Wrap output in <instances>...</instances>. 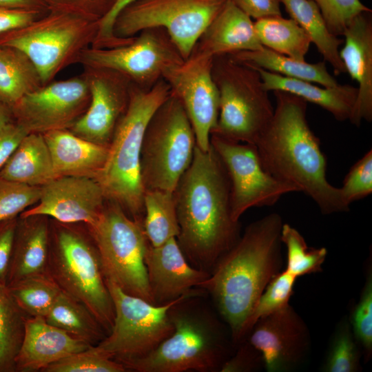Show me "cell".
I'll list each match as a JSON object with an SVG mask.
<instances>
[{
	"label": "cell",
	"instance_id": "16",
	"mask_svg": "<svg viewBox=\"0 0 372 372\" xmlns=\"http://www.w3.org/2000/svg\"><path fill=\"white\" fill-rule=\"evenodd\" d=\"M183 61L158 37L147 32L120 45L90 47L79 59L86 69L109 71L140 81L163 74L167 69Z\"/></svg>",
	"mask_w": 372,
	"mask_h": 372
},
{
	"label": "cell",
	"instance_id": "17",
	"mask_svg": "<svg viewBox=\"0 0 372 372\" xmlns=\"http://www.w3.org/2000/svg\"><path fill=\"white\" fill-rule=\"evenodd\" d=\"M249 334V343L260 353L268 372L295 369L310 345L306 324L289 304L260 319Z\"/></svg>",
	"mask_w": 372,
	"mask_h": 372
},
{
	"label": "cell",
	"instance_id": "25",
	"mask_svg": "<svg viewBox=\"0 0 372 372\" xmlns=\"http://www.w3.org/2000/svg\"><path fill=\"white\" fill-rule=\"evenodd\" d=\"M43 136L57 176L94 178L107 158L108 146L88 141L67 129L50 131Z\"/></svg>",
	"mask_w": 372,
	"mask_h": 372
},
{
	"label": "cell",
	"instance_id": "11",
	"mask_svg": "<svg viewBox=\"0 0 372 372\" xmlns=\"http://www.w3.org/2000/svg\"><path fill=\"white\" fill-rule=\"evenodd\" d=\"M87 226L105 279L124 292L153 303L144 260L149 241L143 221L131 218L116 203L104 206L96 220Z\"/></svg>",
	"mask_w": 372,
	"mask_h": 372
},
{
	"label": "cell",
	"instance_id": "22",
	"mask_svg": "<svg viewBox=\"0 0 372 372\" xmlns=\"http://www.w3.org/2000/svg\"><path fill=\"white\" fill-rule=\"evenodd\" d=\"M90 347L43 317H28L14 360L15 372L43 371L50 364Z\"/></svg>",
	"mask_w": 372,
	"mask_h": 372
},
{
	"label": "cell",
	"instance_id": "1",
	"mask_svg": "<svg viewBox=\"0 0 372 372\" xmlns=\"http://www.w3.org/2000/svg\"><path fill=\"white\" fill-rule=\"evenodd\" d=\"M174 195L181 250L198 269H211L240 236L231 216L229 178L211 145L207 151L196 145Z\"/></svg>",
	"mask_w": 372,
	"mask_h": 372
},
{
	"label": "cell",
	"instance_id": "9",
	"mask_svg": "<svg viewBox=\"0 0 372 372\" xmlns=\"http://www.w3.org/2000/svg\"><path fill=\"white\" fill-rule=\"evenodd\" d=\"M196 145L187 114L171 92L152 116L144 134L140 159L144 190L174 192L192 163Z\"/></svg>",
	"mask_w": 372,
	"mask_h": 372
},
{
	"label": "cell",
	"instance_id": "15",
	"mask_svg": "<svg viewBox=\"0 0 372 372\" xmlns=\"http://www.w3.org/2000/svg\"><path fill=\"white\" fill-rule=\"evenodd\" d=\"M214 58L191 55L163 73L171 92L181 102L193 127L196 145L210 148V136L217 124L219 92L212 75Z\"/></svg>",
	"mask_w": 372,
	"mask_h": 372
},
{
	"label": "cell",
	"instance_id": "27",
	"mask_svg": "<svg viewBox=\"0 0 372 372\" xmlns=\"http://www.w3.org/2000/svg\"><path fill=\"white\" fill-rule=\"evenodd\" d=\"M58 177L43 134H28L0 170V178L41 187Z\"/></svg>",
	"mask_w": 372,
	"mask_h": 372
},
{
	"label": "cell",
	"instance_id": "30",
	"mask_svg": "<svg viewBox=\"0 0 372 372\" xmlns=\"http://www.w3.org/2000/svg\"><path fill=\"white\" fill-rule=\"evenodd\" d=\"M45 319L49 324L92 346L98 344L107 335L83 304L62 291Z\"/></svg>",
	"mask_w": 372,
	"mask_h": 372
},
{
	"label": "cell",
	"instance_id": "14",
	"mask_svg": "<svg viewBox=\"0 0 372 372\" xmlns=\"http://www.w3.org/2000/svg\"><path fill=\"white\" fill-rule=\"evenodd\" d=\"M90 99L86 74L52 81L23 96L11 107L17 123L28 133L43 134L70 127L86 110Z\"/></svg>",
	"mask_w": 372,
	"mask_h": 372
},
{
	"label": "cell",
	"instance_id": "50",
	"mask_svg": "<svg viewBox=\"0 0 372 372\" xmlns=\"http://www.w3.org/2000/svg\"><path fill=\"white\" fill-rule=\"evenodd\" d=\"M0 6L39 10L47 7L44 0H0Z\"/></svg>",
	"mask_w": 372,
	"mask_h": 372
},
{
	"label": "cell",
	"instance_id": "18",
	"mask_svg": "<svg viewBox=\"0 0 372 372\" xmlns=\"http://www.w3.org/2000/svg\"><path fill=\"white\" fill-rule=\"evenodd\" d=\"M106 199L103 189L93 177L58 176L41 187L39 200L19 217L50 216L66 224H93Z\"/></svg>",
	"mask_w": 372,
	"mask_h": 372
},
{
	"label": "cell",
	"instance_id": "13",
	"mask_svg": "<svg viewBox=\"0 0 372 372\" xmlns=\"http://www.w3.org/2000/svg\"><path fill=\"white\" fill-rule=\"evenodd\" d=\"M210 144L229 178L234 221L239 222L240 216L251 207L271 206L283 195L297 192L264 169L255 145L231 141L214 134H211Z\"/></svg>",
	"mask_w": 372,
	"mask_h": 372
},
{
	"label": "cell",
	"instance_id": "49",
	"mask_svg": "<svg viewBox=\"0 0 372 372\" xmlns=\"http://www.w3.org/2000/svg\"><path fill=\"white\" fill-rule=\"evenodd\" d=\"M256 20L275 15H282L280 0H229Z\"/></svg>",
	"mask_w": 372,
	"mask_h": 372
},
{
	"label": "cell",
	"instance_id": "7",
	"mask_svg": "<svg viewBox=\"0 0 372 372\" xmlns=\"http://www.w3.org/2000/svg\"><path fill=\"white\" fill-rule=\"evenodd\" d=\"M187 298L169 309L172 333L148 355L125 364L126 371H220L225 347L217 327L205 313L186 304Z\"/></svg>",
	"mask_w": 372,
	"mask_h": 372
},
{
	"label": "cell",
	"instance_id": "26",
	"mask_svg": "<svg viewBox=\"0 0 372 372\" xmlns=\"http://www.w3.org/2000/svg\"><path fill=\"white\" fill-rule=\"evenodd\" d=\"M255 68L258 71L264 87L268 92L280 90L292 94L307 103L320 106L332 114L337 121L349 120L358 96L357 87L347 84L320 87L307 81Z\"/></svg>",
	"mask_w": 372,
	"mask_h": 372
},
{
	"label": "cell",
	"instance_id": "4",
	"mask_svg": "<svg viewBox=\"0 0 372 372\" xmlns=\"http://www.w3.org/2000/svg\"><path fill=\"white\" fill-rule=\"evenodd\" d=\"M170 94L169 86L163 83L148 91L131 92L108 146L105 162L94 176L106 198L119 205L136 220L143 221L144 218L145 190L140 167L144 134L152 116Z\"/></svg>",
	"mask_w": 372,
	"mask_h": 372
},
{
	"label": "cell",
	"instance_id": "12",
	"mask_svg": "<svg viewBox=\"0 0 372 372\" xmlns=\"http://www.w3.org/2000/svg\"><path fill=\"white\" fill-rule=\"evenodd\" d=\"M226 1L136 0L118 17L114 35L125 43L141 31L163 27L185 61Z\"/></svg>",
	"mask_w": 372,
	"mask_h": 372
},
{
	"label": "cell",
	"instance_id": "3",
	"mask_svg": "<svg viewBox=\"0 0 372 372\" xmlns=\"http://www.w3.org/2000/svg\"><path fill=\"white\" fill-rule=\"evenodd\" d=\"M283 223L280 214L271 213L248 225L199 287L211 296L234 342L245 338V325L256 302L280 272Z\"/></svg>",
	"mask_w": 372,
	"mask_h": 372
},
{
	"label": "cell",
	"instance_id": "41",
	"mask_svg": "<svg viewBox=\"0 0 372 372\" xmlns=\"http://www.w3.org/2000/svg\"><path fill=\"white\" fill-rule=\"evenodd\" d=\"M41 187L0 178V223L17 218L39 200Z\"/></svg>",
	"mask_w": 372,
	"mask_h": 372
},
{
	"label": "cell",
	"instance_id": "47",
	"mask_svg": "<svg viewBox=\"0 0 372 372\" xmlns=\"http://www.w3.org/2000/svg\"><path fill=\"white\" fill-rule=\"evenodd\" d=\"M261 364L263 362L260 353L248 342L241 347L234 357L224 362L220 371H250Z\"/></svg>",
	"mask_w": 372,
	"mask_h": 372
},
{
	"label": "cell",
	"instance_id": "39",
	"mask_svg": "<svg viewBox=\"0 0 372 372\" xmlns=\"http://www.w3.org/2000/svg\"><path fill=\"white\" fill-rule=\"evenodd\" d=\"M353 335L359 344L365 361L372 355V273L367 271L359 300L354 307L349 322Z\"/></svg>",
	"mask_w": 372,
	"mask_h": 372
},
{
	"label": "cell",
	"instance_id": "6",
	"mask_svg": "<svg viewBox=\"0 0 372 372\" xmlns=\"http://www.w3.org/2000/svg\"><path fill=\"white\" fill-rule=\"evenodd\" d=\"M50 230L48 274L60 289L83 304L108 334L114 309L100 255L88 229L56 221Z\"/></svg>",
	"mask_w": 372,
	"mask_h": 372
},
{
	"label": "cell",
	"instance_id": "2",
	"mask_svg": "<svg viewBox=\"0 0 372 372\" xmlns=\"http://www.w3.org/2000/svg\"><path fill=\"white\" fill-rule=\"evenodd\" d=\"M273 92L272 118L255 144L264 169L310 197L322 214L348 211L340 187L327 178L326 158L307 120V102L284 91Z\"/></svg>",
	"mask_w": 372,
	"mask_h": 372
},
{
	"label": "cell",
	"instance_id": "32",
	"mask_svg": "<svg viewBox=\"0 0 372 372\" xmlns=\"http://www.w3.org/2000/svg\"><path fill=\"white\" fill-rule=\"evenodd\" d=\"M254 28L262 46L295 59L304 61L312 43L295 20L282 15L256 20Z\"/></svg>",
	"mask_w": 372,
	"mask_h": 372
},
{
	"label": "cell",
	"instance_id": "31",
	"mask_svg": "<svg viewBox=\"0 0 372 372\" xmlns=\"http://www.w3.org/2000/svg\"><path fill=\"white\" fill-rule=\"evenodd\" d=\"M42 85L36 68L25 54L0 45V101L11 108Z\"/></svg>",
	"mask_w": 372,
	"mask_h": 372
},
{
	"label": "cell",
	"instance_id": "35",
	"mask_svg": "<svg viewBox=\"0 0 372 372\" xmlns=\"http://www.w3.org/2000/svg\"><path fill=\"white\" fill-rule=\"evenodd\" d=\"M7 287L28 317L44 318L61 291L48 273L28 276Z\"/></svg>",
	"mask_w": 372,
	"mask_h": 372
},
{
	"label": "cell",
	"instance_id": "23",
	"mask_svg": "<svg viewBox=\"0 0 372 372\" xmlns=\"http://www.w3.org/2000/svg\"><path fill=\"white\" fill-rule=\"evenodd\" d=\"M200 39V47L197 54L213 58L262 47L251 18L229 0L225 1Z\"/></svg>",
	"mask_w": 372,
	"mask_h": 372
},
{
	"label": "cell",
	"instance_id": "37",
	"mask_svg": "<svg viewBox=\"0 0 372 372\" xmlns=\"http://www.w3.org/2000/svg\"><path fill=\"white\" fill-rule=\"evenodd\" d=\"M355 340L350 322L342 320L338 325L322 365L325 372H357L361 369V348Z\"/></svg>",
	"mask_w": 372,
	"mask_h": 372
},
{
	"label": "cell",
	"instance_id": "52",
	"mask_svg": "<svg viewBox=\"0 0 372 372\" xmlns=\"http://www.w3.org/2000/svg\"><path fill=\"white\" fill-rule=\"evenodd\" d=\"M56 0H44L46 6H50L52 3H53ZM60 0H57L55 3H54L52 5L50 6V7L54 6L56 3H57Z\"/></svg>",
	"mask_w": 372,
	"mask_h": 372
},
{
	"label": "cell",
	"instance_id": "40",
	"mask_svg": "<svg viewBox=\"0 0 372 372\" xmlns=\"http://www.w3.org/2000/svg\"><path fill=\"white\" fill-rule=\"evenodd\" d=\"M43 372H125L120 363L101 355L94 346L73 353L43 370Z\"/></svg>",
	"mask_w": 372,
	"mask_h": 372
},
{
	"label": "cell",
	"instance_id": "8",
	"mask_svg": "<svg viewBox=\"0 0 372 372\" xmlns=\"http://www.w3.org/2000/svg\"><path fill=\"white\" fill-rule=\"evenodd\" d=\"M216 57L212 75L219 92V113L211 134L255 145L273 114L269 92L255 68L228 55Z\"/></svg>",
	"mask_w": 372,
	"mask_h": 372
},
{
	"label": "cell",
	"instance_id": "36",
	"mask_svg": "<svg viewBox=\"0 0 372 372\" xmlns=\"http://www.w3.org/2000/svg\"><path fill=\"white\" fill-rule=\"evenodd\" d=\"M280 240L287 249L285 271L296 278L322 271L327 250L325 247H309L304 237L294 227L283 223Z\"/></svg>",
	"mask_w": 372,
	"mask_h": 372
},
{
	"label": "cell",
	"instance_id": "20",
	"mask_svg": "<svg viewBox=\"0 0 372 372\" xmlns=\"http://www.w3.org/2000/svg\"><path fill=\"white\" fill-rule=\"evenodd\" d=\"M90 99L85 112L70 127L74 134L103 146H109L123 111L125 92L113 72L87 69Z\"/></svg>",
	"mask_w": 372,
	"mask_h": 372
},
{
	"label": "cell",
	"instance_id": "48",
	"mask_svg": "<svg viewBox=\"0 0 372 372\" xmlns=\"http://www.w3.org/2000/svg\"><path fill=\"white\" fill-rule=\"evenodd\" d=\"M28 134V131L17 122L10 123L0 132V170Z\"/></svg>",
	"mask_w": 372,
	"mask_h": 372
},
{
	"label": "cell",
	"instance_id": "5",
	"mask_svg": "<svg viewBox=\"0 0 372 372\" xmlns=\"http://www.w3.org/2000/svg\"><path fill=\"white\" fill-rule=\"evenodd\" d=\"M99 19L81 11L51 8L48 14L0 35V45L25 54L44 85L93 45Z\"/></svg>",
	"mask_w": 372,
	"mask_h": 372
},
{
	"label": "cell",
	"instance_id": "24",
	"mask_svg": "<svg viewBox=\"0 0 372 372\" xmlns=\"http://www.w3.org/2000/svg\"><path fill=\"white\" fill-rule=\"evenodd\" d=\"M45 217L17 219L7 286L28 276L48 273L50 229Z\"/></svg>",
	"mask_w": 372,
	"mask_h": 372
},
{
	"label": "cell",
	"instance_id": "38",
	"mask_svg": "<svg viewBox=\"0 0 372 372\" xmlns=\"http://www.w3.org/2000/svg\"><path fill=\"white\" fill-rule=\"evenodd\" d=\"M296 278L285 270L279 272L269 282L256 302L245 328V337L261 318L285 307L293 293Z\"/></svg>",
	"mask_w": 372,
	"mask_h": 372
},
{
	"label": "cell",
	"instance_id": "51",
	"mask_svg": "<svg viewBox=\"0 0 372 372\" xmlns=\"http://www.w3.org/2000/svg\"><path fill=\"white\" fill-rule=\"evenodd\" d=\"M11 108L0 101V132L11 122Z\"/></svg>",
	"mask_w": 372,
	"mask_h": 372
},
{
	"label": "cell",
	"instance_id": "19",
	"mask_svg": "<svg viewBox=\"0 0 372 372\" xmlns=\"http://www.w3.org/2000/svg\"><path fill=\"white\" fill-rule=\"evenodd\" d=\"M144 260L155 304H164L192 293L196 290L193 288H199L210 274L190 265L175 238L158 247L148 242Z\"/></svg>",
	"mask_w": 372,
	"mask_h": 372
},
{
	"label": "cell",
	"instance_id": "42",
	"mask_svg": "<svg viewBox=\"0 0 372 372\" xmlns=\"http://www.w3.org/2000/svg\"><path fill=\"white\" fill-rule=\"evenodd\" d=\"M318 7L329 30L335 36L343 34L354 17L371 10L360 0H311Z\"/></svg>",
	"mask_w": 372,
	"mask_h": 372
},
{
	"label": "cell",
	"instance_id": "43",
	"mask_svg": "<svg viewBox=\"0 0 372 372\" xmlns=\"http://www.w3.org/2000/svg\"><path fill=\"white\" fill-rule=\"evenodd\" d=\"M342 196L347 205L365 198L372 192V150H369L350 169L342 186Z\"/></svg>",
	"mask_w": 372,
	"mask_h": 372
},
{
	"label": "cell",
	"instance_id": "21",
	"mask_svg": "<svg viewBox=\"0 0 372 372\" xmlns=\"http://www.w3.org/2000/svg\"><path fill=\"white\" fill-rule=\"evenodd\" d=\"M342 36L344 44L339 51L346 72L358 83V96L349 118L360 126L372 120V10L353 19Z\"/></svg>",
	"mask_w": 372,
	"mask_h": 372
},
{
	"label": "cell",
	"instance_id": "28",
	"mask_svg": "<svg viewBox=\"0 0 372 372\" xmlns=\"http://www.w3.org/2000/svg\"><path fill=\"white\" fill-rule=\"evenodd\" d=\"M228 56L247 65L324 87H333L339 84L329 72L324 61L308 63L305 60L295 59L264 46L258 50L238 52Z\"/></svg>",
	"mask_w": 372,
	"mask_h": 372
},
{
	"label": "cell",
	"instance_id": "29",
	"mask_svg": "<svg viewBox=\"0 0 372 372\" xmlns=\"http://www.w3.org/2000/svg\"><path fill=\"white\" fill-rule=\"evenodd\" d=\"M280 1L291 18L309 36L324 60L332 66L335 74L346 73L339 54L343 40L329 30L317 5L311 0Z\"/></svg>",
	"mask_w": 372,
	"mask_h": 372
},
{
	"label": "cell",
	"instance_id": "46",
	"mask_svg": "<svg viewBox=\"0 0 372 372\" xmlns=\"http://www.w3.org/2000/svg\"><path fill=\"white\" fill-rule=\"evenodd\" d=\"M40 14L39 10L0 6V35L28 25Z\"/></svg>",
	"mask_w": 372,
	"mask_h": 372
},
{
	"label": "cell",
	"instance_id": "44",
	"mask_svg": "<svg viewBox=\"0 0 372 372\" xmlns=\"http://www.w3.org/2000/svg\"><path fill=\"white\" fill-rule=\"evenodd\" d=\"M136 0H115L110 8L99 19L97 34L92 47L108 48L121 43L114 35L115 22L122 12Z\"/></svg>",
	"mask_w": 372,
	"mask_h": 372
},
{
	"label": "cell",
	"instance_id": "10",
	"mask_svg": "<svg viewBox=\"0 0 372 372\" xmlns=\"http://www.w3.org/2000/svg\"><path fill=\"white\" fill-rule=\"evenodd\" d=\"M106 284L113 301L114 319L107 336L94 348L124 367L154 350L174 331L170 308L180 300L198 296L199 291L164 304H155L124 292L109 280Z\"/></svg>",
	"mask_w": 372,
	"mask_h": 372
},
{
	"label": "cell",
	"instance_id": "34",
	"mask_svg": "<svg viewBox=\"0 0 372 372\" xmlns=\"http://www.w3.org/2000/svg\"><path fill=\"white\" fill-rule=\"evenodd\" d=\"M28 318L8 287L0 285V372H15L14 360Z\"/></svg>",
	"mask_w": 372,
	"mask_h": 372
},
{
	"label": "cell",
	"instance_id": "45",
	"mask_svg": "<svg viewBox=\"0 0 372 372\" xmlns=\"http://www.w3.org/2000/svg\"><path fill=\"white\" fill-rule=\"evenodd\" d=\"M17 218L0 223V285L7 286Z\"/></svg>",
	"mask_w": 372,
	"mask_h": 372
},
{
	"label": "cell",
	"instance_id": "33",
	"mask_svg": "<svg viewBox=\"0 0 372 372\" xmlns=\"http://www.w3.org/2000/svg\"><path fill=\"white\" fill-rule=\"evenodd\" d=\"M143 225L147 238L158 247L179 234V225L174 192L145 190Z\"/></svg>",
	"mask_w": 372,
	"mask_h": 372
}]
</instances>
